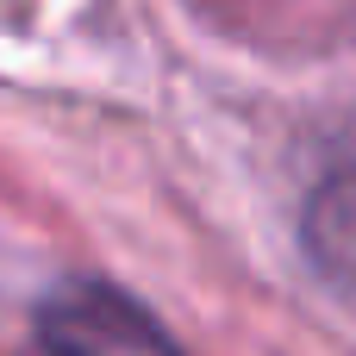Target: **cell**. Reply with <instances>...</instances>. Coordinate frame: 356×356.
<instances>
[{
	"label": "cell",
	"mask_w": 356,
	"mask_h": 356,
	"mask_svg": "<svg viewBox=\"0 0 356 356\" xmlns=\"http://www.w3.org/2000/svg\"><path fill=\"white\" fill-rule=\"evenodd\" d=\"M300 244H307L313 275H319L344 307H356V156L338 163V169L313 188L307 219H300Z\"/></svg>",
	"instance_id": "obj_2"
},
{
	"label": "cell",
	"mask_w": 356,
	"mask_h": 356,
	"mask_svg": "<svg viewBox=\"0 0 356 356\" xmlns=\"http://www.w3.org/2000/svg\"><path fill=\"white\" fill-rule=\"evenodd\" d=\"M38 338L50 356H181V344L119 288L69 282L38 307Z\"/></svg>",
	"instance_id": "obj_1"
}]
</instances>
